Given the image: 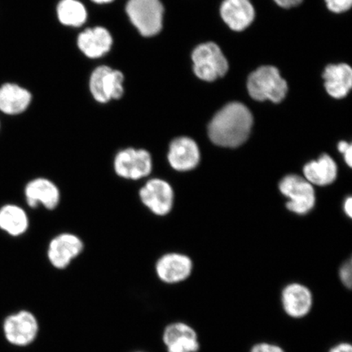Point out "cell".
<instances>
[{
    "label": "cell",
    "instance_id": "6da1fadb",
    "mask_svg": "<svg viewBox=\"0 0 352 352\" xmlns=\"http://www.w3.org/2000/svg\"><path fill=\"white\" fill-rule=\"evenodd\" d=\"M252 125V114L248 107L241 103L228 104L210 122V139L219 146L239 147L248 139Z\"/></svg>",
    "mask_w": 352,
    "mask_h": 352
},
{
    "label": "cell",
    "instance_id": "7a4b0ae2",
    "mask_svg": "<svg viewBox=\"0 0 352 352\" xmlns=\"http://www.w3.org/2000/svg\"><path fill=\"white\" fill-rule=\"evenodd\" d=\"M41 321L35 312L21 309L8 315L3 320L4 338L10 345L20 349L32 346L41 333Z\"/></svg>",
    "mask_w": 352,
    "mask_h": 352
},
{
    "label": "cell",
    "instance_id": "3957f363",
    "mask_svg": "<svg viewBox=\"0 0 352 352\" xmlns=\"http://www.w3.org/2000/svg\"><path fill=\"white\" fill-rule=\"evenodd\" d=\"M248 91L254 100H270L279 103L287 94V83L274 66H262L250 74L248 82Z\"/></svg>",
    "mask_w": 352,
    "mask_h": 352
},
{
    "label": "cell",
    "instance_id": "277c9868",
    "mask_svg": "<svg viewBox=\"0 0 352 352\" xmlns=\"http://www.w3.org/2000/svg\"><path fill=\"white\" fill-rule=\"evenodd\" d=\"M126 10L144 36H153L161 32L164 10L160 0H129Z\"/></svg>",
    "mask_w": 352,
    "mask_h": 352
},
{
    "label": "cell",
    "instance_id": "5b68a950",
    "mask_svg": "<svg viewBox=\"0 0 352 352\" xmlns=\"http://www.w3.org/2000/svg\"><path fill=\"white\" fill-rule=\"evenodd\" d=\"M193 70L202 80L211 82L223 77L228 69V60L220 48L214 43L201 44L192 56Z\"/></svg>",
    "mask_w": 352,
    "mask_h": 352
},
{
    "label": "cell",
    "instance_id": "8992f818",
    "mask_svg": "<svg viewBox=\"0 0 352 352\" xmlns=\"http://www.w3.org/2000/svg\"><path fill=\"white\" fill-rule=\"evenodd\" d=\"M113 170L120 177L140 180L148 177L153 170L151 154L145 149L129 148L116 154Z\"/></svg>",
    "mask_w": 352,
    "mask_h": 352
},
{
    "label": "cell",
    "instance_id": "52a82bcc",
    "mask_svg": "<svg viewBox=\"0 0 352 352\" xmlns=\"http://www.w3.org/2000/svg\"><path fill=\"white\" fill-rule=\"evenodd\" d=\"M281 193L289 198L287 208L298 214H306L314 209L316 197L314 186L296 175L285 176L279 184Z\"/></svg>",
    "mask_w": 352,
    "mask_h": 352
},
{
    "label": "cell",
    "instance_id": "ba28073f",
    "mask_svg": "<svg viewBox=\"0 0 352 352\" xmlns=\"http://www.w3.org/2000/svg\"><path fill=\"white\" fill-rule=\"evenodd\" d=\"M25 208L28 210H37L39 206L54 210L60 201L58 187L52 180L44 177H34L25 183L23 188Z\"/></svg>",
    "mask_w": 352,
    "mask_h": 352
},
{
    "label": "cell",
    "instance_id": "9c48e42d",
    "mask_svg": "<svg viewBox=\"0 0 352 352\" xmlns=\"http://www.w3.org/2000/svg\"><path fill=\"white\" fill-rule=\"evenodd\" d=\"M139 197L145 208L157 217H165L173 210V188L164 179L160 178L148 179L140 189Z\"/></svg>",
    "mask_w": 352,
    "mask_h": 352
},
{
    "label": "cell",
    "instance_id": "30bf717a",
    "mask_svg": "<svg viewBox=\"0 0 352 352\" xmlns=\"http://www.w3.org/2000/svg\"><path fill=\"white\" fill-rule=\"evenodd\" d=\"M122 72L108 66H100L92 73L90 89L94 98L100 103H107L112 99H120L123 95Z\"/></svg>",
    "mask_w": 352,
    "mask_h": 352
},
{
    "label": "cell",
    "instance_id": "8fae6325",
    "mask_svg": "<svg viewBox=\"0 0 352 352\" xmlns=\"http://www.w3.org/2000/svg\"><path fill=\"white\" fill-rule=\"evenodd\" d=\"M83 248L85 245L80 237L72 233H61L48 245L47 258L56 270H65L82 253Z\"/></svg>",
    "mask_w": 352,
    "mask_h": 352
},
{
    "label": "cell",
    "instance_id": "7c38bea8",
    "mask_svg": "<svg viewBox=\"0 0 352 352\" xmlns=\"http://www.w3.org/2000/svg\"><path fill=\"white\" fill-rule=\"evenodd\" d=\"M162 340L166 352H197L200 349L196 330L182 321L167 324Z\"/></svg>",
    "mask_w": 352,
    "mask_h": 352
},
{
    "label": "cell",
    "instance_id": "4fadbf2b",
    "mask_svg": "<svg viewBox=\"0 0 352 352\" xmlns=\"http://www.w3.org/2000/svg\"><path fill=\"white\" fill-rule=\"evenodd\" d=\"M192 270L191 259L182 254H166L158 259L156 274L162 283L169 285L177 284L186 280Z\"/></svg>",
    "mask_w": 352,
    "mask_h": 352
},
{
    "label": "cell",
    "instance_id": "5bb4252c",
    "mask_svg": "<svg viewBox=\"0 0 352 352\" xmlns=\"http://www.w3.org/2000/svg\"><path fill=\"white\" fill-rule=\"evenodd\" d=\"M201 154L195 140L179 138L170 144L167 160L173 168L177 171H188L196 168L200 162Z\"/></svg>",
    "mask_w": 352,
    "mask_h": 352
},
{
    "label": "cell",
    "instance_id": "9a60e30c",
    "mask_svg": "<svg viewBox=\"0 0 352 352\" xmlns=\"http://www.w3.org/2000/svg\"><path fill=\"white\" fill-rule=\"evenodd\" d=\"M30 227V215L23 206L12 202L0 206V231L19 239L28 233Z\"/></svg>",
    "mask_w": 352,
    "mask_h": 352
},
{
    "label": "cell",
    "instance_id": "2e32d148",
    "mask_svg": "<svg viewBox=\"0 0 352 352\" xmlns=\"http://www.w3.org/2000/svg\"><path fill=\"white\" fill-rule=\"evenodd\" d=\"M281 301L286 314L290 318L300 319L309 314L314 298L306 286L293 283L283 289Z\"/></svg>",
    "mask_w": 352,
    "mask_h": 352
},
{
    "label": "cell",
    "instance_id": "e0dca14e",
    "mask_svg": "<svg viewBox=\"0 0 352 352\" xmlns=\"http://www.w3.org/2000/svg\"><path fill=\"white\" fill-rule=\"evenodd\" d=\"M220 12L226 24L236 32L248 28L254 19V10L250 0H224Z\"/></svg>",
    "mask_w": 352,
    "mask_h": 352
},
{
    "label": "cell",
    "instance_id": "ac0fdd59",
    "mask_svg": "<svg viewBox=\"0 0 352 352\" xmlns=\"http://www.w3.org/2000/svg\"><path fill=\"white\" fill-rule=\"evenodd\" d=\"M32 101L29 91L14 83L0 87V112L6 116H19L25 111Z\"/></svg>",
    "mask_w": 352,
    "mask_h": 352
},
{
    "label": "cell",
    "instance_id": "d6986e66",
    "mask_svg": "<svg viewBox=\"0 0 352 352\" xmlns=\"http://www.w3.org/2000/svg\"><path fill=\"white\" fill-rule=\"evenodd\" d=\"M112 43L111 34L103 28L88 29L79 35L78 38V47L90 58H98L107 54Z\"/></svg>",
    "mask_w": 352,
    "mask_h": 352
},
{
    "label": "cell",
    "instance_id": "ffe728a7",
    "mask_svg": "<svg viewBox=\"0 0 352 352\" xmlns=\"http://www.w3.org/2000/svg\"><path fill=\"white\" fill-rule=\"evenodd\" d=\"M324 86L333 98L341 99L349 94L352 87V70L346 64L330 65L323 74Z\"/></svg>",
    "mask_w": 352,
    "mask_h": 352
},
{
    "label": "cell",
    "instance_id": "44dd1931",
    "mask_svg": "<svg viewBox=\"0 0 352 352\" xmlns=\"http://www.w3.org/2000/svg\"><path fill=\"white\" fill-rule=\"evenodd\" d=\"M303 174L312 186H327L336 179L338 167L331 157L324 154L318 160L308 162L303 167Z\"/></svg>",
    "mask_w": 352,
    "mask_h": 352
},
{
    "label": "cell",
    "instance_id": "7402d4cb",
    "mask_svg": "<svg viewBox=\"0 0 352 352\" xmlns=\"http://www.w3.org/2000/svg\"><path fill=\"white\" fill-rule=\"evenodd\" d=\"M57 15L61 23L69 26H80L85 23L87 11L77 0H63L57 7Z\"/></svg>",
    "mask_w": 352,
    "mask_h": 352
},
{
    "label": "cell",
    "instance_id": "603a6c76",
    "mask_svg": "<svg viewBox=\"0 0 352 352\" xmlns=\"http://www.w3.org/2000/svg\"><path fill=\"white\" fill-rule=\"evenodd\" d=\"M330 11L340 13L349 10L351 7L352 0H325Z\"/></svg>",
    "mask_w": 352,
    "mask_h": 352
},
{
    "label": "cell",
    "instance_id": "cb8c5ba5",
    "mask_svg": "<svg viewBox=\"0 0 352 352\" xmlns=\"http://www.w3.org/2000/svg\"><path fill=\"white\" fill-rule=\"evenodd\" d=\"M340 279L346 288L351 289L352 285V267L351 261H347L341 267L340 272Z\"/></svg>",
    "mask_w": 352,
    "mask_h": 352
},
{
    "label": "cell",
    "instance_id": "d4e9b609",
    "mask_svg": "<svg viewBox=\"0 0 352 352\" xmlns=\"http://www.w3.org/2000/svg\"><path fill=\"white\" fill-rule=\"evenodd\" d=\"M250 352H285L280 346L267 342L255 344Z\"/></svg>",
    "mask_w": 352,
    "mask_h": 352
},
{
    "label": "cell",
    "instance_id": "484cf974",
    "mask_svg": "<svg viewBox=\"0 0 352 352\" xmlns=\"http://www.w3.org/2000/svg\"><path fill=\"white\" fill-rule=\"evenodd\" d=\"M338 151H340L344 157L346 164L350 167L352 166V147L351 144L346 142H341L338 145Z\"/></svg>",
    "mask_w": 352,
    "mask_h": 352
},
{
    "label": "cell",
    "instance_id": "4316f807",
    "mask_svg": "<svg viewBox=\"0 0 352 352\" xmlns=\"http://www.w3.org/2000/svg\"><path fill=\"white\" fill-rule=\"evenodd\" d=\"M277 6L285 8L296 7L302 2V0H274Z\"/></svg>",
    "mask_w": 352,
    "mask_h": 352
},
{
    "label": "cell",
    "instance_id": "83f0119b",
    "mask_svg": "<svg viewBox=\"0 0 352 352\" xmlns=\"http://www.w3.org/2000/svg\"><path fill=\"white\" fill-rule=\"evenodd\" d=\"M329 352H352V346L350 343L342 342L332 347Z\"/></svg>",
    "mask_w": 352,
    "mask_h": 352
},
{
    "label": "cell",
    "instance_id": "f1b7e54d",
    "mask_svg": "<svg viewBox=\"0 0 352 352\" xmlns=\"http://www.w3.org/2000/svg\"><path fill=\"white\" fill-rule=\"evenodd\" d=\"M343 209H344L345 213L347 214V217L350 218L352 217V198L351 197H349L346 198L344 202V206H343Z\"/></svg>",
    "mask_w": 352,
    "mask_h": 352
},
{
    "label": "cell",
    "instance_id": "f546056e",
    "mask_svg": "<svg viewBox=\"0 0 352 352\" xmlns=\"http://www.w3.org/2000/svg\"><path fill=\"white\" fill-rule=\"evenodd\" d=\"M96 3H107L113 1V0H92Z\"/></svg>",
    "mask_w": 352,
    "mask_h": 352
},
{
    "label": "cell",
    "instance_id": "4dcf8cb0",
    "mask_svg": "<svg viewBox=\"0 0 352 352\" xmlns=\"http://www.w3.org/2000/svg\"><path fill=\"white\" fill-rule=\"evenodd\" d=\"M132 352H147V351H132Z\"/></svg>",
    "mask_w": 352,
    "mask_h": 352
},
{
    "label": "cell",
    "instance_id": "1f68e13d",
    "mask_svg": "<svg viewBox=\"0 0 352 352\" xmlns=\"http://www.w3.org/2000/svg\"><path fill=\"white\" fill-rule=\"evenodd\" d=\"M2 126H1V122H0V131H1Z\"/></svg>",
    "mask_w": 352,
    "mask_h": 352
}]
</instances>
